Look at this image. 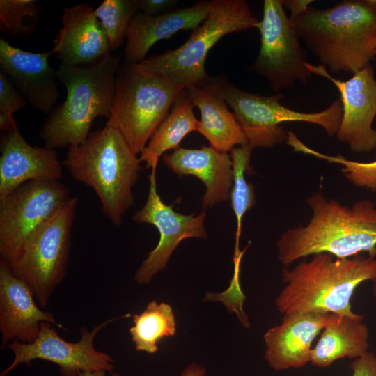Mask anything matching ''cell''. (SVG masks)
Returning <instances> with one entry per match:
<instances>
[{
	"mask_svg": "<svg viewBox=\"0 0 376 376\" xmlns=\"http://www.w3.org/2000/svg\"><path fill=\"white\" fill-rule=\"evenodd\" d=\"M0 150V200L26 182L62 178L63 169L56 150L31 146L16 123L3 132Z\"/></svg>",
	"mask_w": 376,
	"mask_h": 376,
	"instance_id": "18",
	"label": "cell"
},
{
	"mask_svg": "<svg viewBox=\"0 0 376 376\" xmlns=\"http://www.w3.org/2000/svg\"><path fill=\"white\" fill-rule=\"evenodd\" d=\"M193 107L185 89L140 154L139 159L145 162L146 168L156 171L162 155L178 148L189 133L198 131L199 120L194 113Z\"/></svg>",
	"mask_w": 376,
	"mask_h": 376,
	"instance_id": "24",
	"label": "cell"
},
{
	"mask_svg": "<svg viewBox=\"0 0 376 376\" xmlns=\"http://www.w3.org/2000/svg\"><path fill=\"white\" fill-rule=\"evenodd\" d=\"M111 376H120L117 373H111ZM205 369L203 366L197 363H191L187 367H186L181 376H205Z\"/></svg>",
	"mask_w": 376,
	"mask_h": 376,
	"instance_id": "34",
	"label": "cell"
},
{
	"mask_svg": "<svg viewBox=\"0 0 376 376\" xmlns=\"http://www.w3.org/2000/svg\"><path fill=\"white\" fill-rule=\"evenodd\" d=\"M282 0H264L263 18L256 29L260 34L258 55L252 70L264 77L274 92L288 89L297 81L306 84L312 74Z\"/></svg>",
	"mask_w": 376,
	"mask_h": 376,
	"instance_id": "11",
	"label": "cell"
},
{
	"mask_svg": "<svg viewBox=\"0 0 376 376\" xmlns=\"http://www.w3.org/2000/svg\"><path fill=\"white\" fill-rule=\"evenodd\" d=\"M188 98L201 112L198 132L210 146L222 152L231 151L236 146L248 144L246 137L233 112L229 111L219 79L185 88Z\"/></svg>",
	"mask_w": 376,
	"mask_h": 376,
	"instance_id": "22",
	"label": "cell"
},
{
	"mask_svg": "<svg viewBox=\"0 0 376 376\" xmlns=\"http://www.w3.org/2000/svg\"><path fill=\"white\" fill-rule=\"evenodd\" d=\"M332 315L324 312L284 314L281 323L264 334L265 359L269 366L281 371L311 362L312 343Z\"/></svg>",
	"mask_w": 376,
	"mask_h": 376,
	"instance_id": "17",
	"label": "cell"
},
{
	"mask_svg": "<svg viewBox=\"0 0 376 376\" xmlns=\"http://www.w3.org/2000/svg\"><path fill=\"white\" fill-rule=\"evenodd\" d=\"M134 326L130 329L132 340L138 351L154 354L158 343L164 338L174 336L176 322L169 304L151 301L140 314L133 315Z\"/></svg>",
	"mask_w": 376,
	"mask_h": 376,
	"instance_id": "25",
	"label": "cell"
},
{
	"mask_svg": "<svg viewBox=\"0 0 376 376\" xmlns=\"http://www.w3.org/2000/svg\"><path fill=\"white\" fill-rule=\"evenodd\" d=\"M351 376H376V355L370 352L355 359L350 364Z\"/></svg>",
	"mask_w": 376,
	"mask_h": 376,
	"instance_id": "31",
	"label": "cell"
},
{
	"mask_svg": "<svg viewBox=\"0 0 376 376\" xmlns=\"http://www.w3.org/2000/svg\"><path fill=\"white\" fill-rule=\"evenodd\" d=\"M26 99L0 71V130L6 132L15 123L13 114L26 104Z\"/></svg>",
	"mask_w": 376,
	"mask_h": 376,
	"instance_id": "30",
	"label": "cell"
},
{
	"mask_svg": "<svg viewBox=\"0 0 376 376\" xmlns=\"http://www.w3.org/2000/svg\"><path fill=\"white\" fill-rule=\"evenodd\" d=\"M313 1L311 0H287L282 1L283 6L291 11L290 17L295 16L304 11Z\"/></svg>",
	"mask_w": 376,
	"mask_h": 376,
	"instance_id": "33",
	"label": "cell"
},
{
	"mask_svg": "<svg viewBox=\"0 0 376 376\" xmlns=\"http://www.w3.org/2000/svg\"><path fill=\"white\" fill-rule=\"evenodd\" d=\"M364 315H339L333 313L319 340L311 350V363L320 368L329 367L343 358L357 359L368 352L369 329Z\"/></svg>",
	"mask_w": 376,
	"mask_h": 376,
	"instance_id": "23",
	"label": "cell"
},
{
	"mask_svg": "<svg viewBox=\"0 0 376 376\" xmlns=\"http://www.w3.org/2000/svg\"><path fill=\"white\" fill-rule=\"evenodd\" d=\"M78 199H70L29 237L16 260L8 265L45 308L63 280L70 251L71 233Z\"/></svg>",
	"mask_w": 376,
	"mask_h": 376,
	"instance_id": "9",
	"label": "cell"
},
{
	"mask_svg": "<svg viewBox=\"0 0 376 376\" xmlns=\"http://www.w3.org/2000/svg\"><path fill=\"white\" fill-rule=\"evenodd\" d=\"M141 161L114 127L91 132L81 144L68 148L63 164L72 177L93 189L104 215L116 226L134 205L133 187Z\"/></svg>",
	"mask_w": 376,
	"mask_h": 376,
	"instance_id": "4",
	"label": "cell"
},
{
	"mask_svg": "<svg viewBox=\"0 0 376 376\" xmlns=\"http://www.w3.org/2000/svg\"><path fill=\"white\" fill-rule=\"evenodd\" d=\"M185 89L143 70L138 63L124 62L117 72L106 125L116 129L134 152L141 154Z\"/></svg>",
	"mask_w": 376,
	"mask_h": 376,
	"instance_id": "7",
	"label": "cell"
},
{
	"mask_svg": "<svg viewBox=\"0 0 376 376\" xmlns=\"http://www.w3.org/2000/svg\"><path fill=\"white\" fill-rule=\"evenodd\" d=\"M375 62L376 63V55H375Z\"/></svg>",
	"mask_w": 376,
	"mask_h": 376,
	"instance_id": "37",
	"label": "cell"
},
{
	"mask_svg": "<svg viewBox=\"0 0 376 376\" xmlns=\"http://www.w3.org/2000/svg\"><path fill=\"white\" fill-rule=\"evenodd\" d=\"M306 67L312 75L329 80L339 91L343 116L337 139L354 152L375 150L376 130L373 123L376 116V79L373 65L368 64L347 80L334 77L320 64L307 62Z\"/></svg>",
	"mask_w": 376,
	"mask_h": 376,
	"instance_id": "14",
	"label": "cell"
},
{
	"mask_svg": "<svg viewBox=\"0 0 376 376\" xmlns=\"http://www.w3.org/2000/svg\"><path fill=\"white\" fill-rule=\"evenodd\" d=\"M212 1L175 8L157 15L138 13L133 18L126 38L124 61L139 63L146 59L150 49L158 41L182 30H193L206 18Z\"/></svg>",
	"mask_w": 376,
	"mask_h": 376,
	"instance_id": "21",
	"label": "cell"
},
{
	"mask_svg": "<svg viewBox=\"0 0 376 376\" xmlns=\"http://www.w3.org/2000/svg\"><path fill=\"white\" fill-rule=\"evenodd\" d=\"M148 178L146 201L143 207L134 214L132 220L154 225L160 237L155 248L148 253L136 272L134 280L139 285L149 283L166 267L171 255L183 240L207 237L205 228V212L196 216L175 212L173 205L165 204L157 192L156 171H151Z\"/></svg>",
	"mask_w": 376,
	"mask_h": 376,
	"instance_id": "13",
	"label": "cell"
},
{
	"mask_svg": "<svg viewBox=\"0 0 376 376\" xmlns=\"http://www.w3.org/2000/svg\"><path fill=\"white\" fill-rule=\"evenodd\" d=\"M52 51L30 52L0 39V71L33 109L44 114L52 112L59 97L56 84L57 70L49 59Z\"/></svg>",
	"mask_w": 376,
	"mask_h": 376,
	"instance_id": "16",
	"label": "cell"
},
{
	"mask_svg": "<svg viewBox=\"0 0 376 376\" xmlns=\"http://www.w3.org/2000/svg\"><path fill=\"white\" fill-rule=\"evenodd\" d=\"M139 10L149 15H157L175 8L178 0H138Z\"/></svg>",
	"mask_w": 376,
	"mask_h": 376,
	"instance_id": "32",
	"label": "cell"
},
{
	"mask_svg": "<svg viewBox=\"0 0 376 376\" xmlns=\"http://www.w3.org/2000/svg\"><path fill=\"white\" fill-rule=\"evenodd\" d=\"M294 151L310 155L329 162L341 165L345 177L354 185L376 191V160L368 162L350 160L341 155H327L306 146L294 132H289L286 139Z\"/></svg>",
	"mask_w": 376,
	"mask_h": 376,
	"instance_id": "28",
	"label": "cell"
},
{
	"mask_svg": "<svg viewBox=\"0 0 376 376\" xmlns=\"http://www.w3.org/2000/svg\"><path fill=\"white\" fill-rule=\"evenodd\" d=\"M79 376H107L106 371L97 370V371H84L79 374Z\"/></svg>",
	"mask_w": 376,
	"mask_h": 376,
	"instance_id": "35",
	"label": "cell"
},
{
	"mask_svg": "<svg viewBox=\"0 0 376 376\" xmlns=\"http://www.w3.org/2000/svg\"><path fill=\"white\" fill-rule=\"evenodd\" d=\"M47 322L65 329L53 314L41 309L29 287L0 260L1 349L13 341L29 343L38 336L40 324Z\"/></svg>",
	"mask_w": 376,
	"mask_h": 376,
	"instance_id": "15",
	"label": "cell"
},
{
	"mask_svg": "<svg viewBox=\"0 0 376 376\" xmlns=\"http://www.w3.org/2000/svg\"><path fill=\"white\" fill-rule=\"evenodd\" d=\"M224 99L233 110L248 141L255 148H271L286 141L287 132L281 126L285 122H304L320 126L331 137L340 127L343 108L340 100L333 102L325 109L315 113L292 110L281 103V93L263 96L240 89L219 79Z\"/></svg>",
	"mask_w": 376,
	"mask_h": 376,
	"instance_id": "8",
	"label": "cell"
},
{
	"mask_svg": "<svg viewBox=\"0 0 376 376\" xmlns=\"http://www.w3.org/2000/svg\"><path fill=\"white\" fill-rule=\"evenodd\" d=\"M61 22L52 49L61 64H90L110 54L107 35L95 10L87 3L65 8Z\"/></svg>",
	"mask_w": 376,
	"mask_h": 376,
	"instance_id": "19",
	"label": "cell"
},
{
	"mask_svg": "<svg viewBox=\"0 0 376 376\" xmlns=\"http://www.w3.org/2000/svg\"><path fill=\"white\" fill-rule=\"evenodd\" d=\"M40 7L34 0H1L0 30L13 36L30 35L38 22Z\"/></svg>",
	"mask_w": 376,
	"mask_h": 376,
	"instance_id": "29",
	"label": "cell"
},
{
	"mask_svg": "<svg viewBox=\"0 0 376 376\" xmlns=\"http://www.w3.org/2000/svg\"><path fill=\"white\" fill-rule=\"evenodd\" d=\"M139 10L138 0H104L95 9L111 51L123 44L130 24Z\"/></svg>",
	"mask_w": 376,
	"mask_h": 376,
	"instance_id": "27",
	"label": "cell"
},
{
	"mask_svg": "<svg viewBox=\"0 0 376 376\" xmlns=\"http://www.w3.org/2000/svg\"><path fill=\"white\" fill-rule=\"evenodd\" d=\"M306 203L312 210L308 224L287 230L277 241L278 260L283 266L319 253L339 258L376 253V205L372 201L361 199L347 207L315 191Z\"/></svg>",
	"mask_w": 376,
	"mask_h": 376,
	"instance_id": "1",
	"label": "cell"
},
{
	"mask_svg": "<svg viewBox=\"0 0 376 376\" xmlns=\"http://www.w3.org/2000/svg\"><path fill=\"white\" fill-rule=\"evenodd\" d=\"M71 197L59 180L38 179L0 200L1 260L11 265L32 233Z\"/></svg>",
	"mask_w": 376,
	"mask_h": 376,
	"instance_id": "10",
	"label": "cell"
},
{
	"mask_svg": "<svg viewBox=\"0 0 376 376\" xmlns=\"http://www.w3.org/2000/svg\"><path fill=\"white\" fill-rule=\"evenodd\" d=\"M164 165L178 176L193 175L206 187L202 198L204 209L230 198L233 185L230 155L212 146L200 149L178 148L172 154L162 156Z\"/></svg>",
	"mask_w": 376,
	"mask_h": 376,
	"instance_id": "20",
	"label": "cell"
},
{
	"mask_svg": "<svg viewBox=\"0 0 376 376\" xmlns=\"http://www.w3.org/2000/svg\"><path fill=\"white\" fill-rule=\"evenodd\" d=\"M285 284L275 304L284 315L324 312L355 316L351 299L362 283L376 281V253L339 258L327 253L312 255L281 273Z\"/></svg>",
	"mask_w": 376,
	"mask_h": 376,
	"instance_id": "3",
	"label": "cell"
},
{
	"mask_svg": "<svg viewBox=\"0 0 376 376\" xmlns=\"http://www.w3.org/2000/svg\"><path fill=\"white\" fill-rule=\"evenodd\" d=\"M118 319L119 318L107 320L91 331L87 327H81L80 338L75 343L65 340L52 327V324L43 322L40 324L38 336L33 342L13 341L8 345L14 354V359L0 376H6L18 366L30 364L35 359L56 364L63 376H79L84 371L112 373L115 360L109 354L96 350L94 340L100 331Z\"/></svg>",
	"mask_w": 376,
	"mask_h": 376,
	"instance_id": "12",
	"label": "cell"
},
{
	"mask_svg": "<svg viewBox=\"0 0 376 376\" xmlns=\"http://www.w3.org/2000/svg\"><path fill=\"white\" fill-rule=\"evenodd\" d=\"M253 148L249 145L234 148L230 151L233 163V185L230 189L231 206L237 221L235 256L240 254L239 240L242 231V221L245 213L256 204L254 189L245 178L250 170V157Z\"/></svg>",
	"mask_w": 376,
	"mask_h": 376,
	"instance_id": "26",
	"label": "cell"
},
{
	"mask_svg": "<svg viewBox=\"0 0 376 376\" xmlns=\"http://www.w3.org/2000/svg\"><path fill=\"white\" fill-rule=\"evenodd\" d=\"M258 22L245 0H212L206 18L183 45L138 65L184 88L201 84L212 78L205 68L210 49L224 36L256 28Z\"/></svg>",
	"mask_w": 376,
	"mask_h": 376,
	"instance_id": "6",
	"label": "cell"
},
{
	"mask_svg": "<svg viewBox=\"0 0 376 376\" xmlns=\"http://www.w3.org/2000/svg\"><path fill=\"white\" fill-rule=\"evenodd\" d=\"M120 61L119 56L109 54L86 66L60 64L58 79L67 95L40 130L45 147L55 150L78 146L89 136L96 118H109Z\"/></svg>",
	"mask_w": 376,
	"mask_h": 376,
	"instance_id": "5",
	"label": "cell"
},
{
	"mask_svg": "<svg viewBox=\"0 0 376 376\" xmlns=\"http://www.w3.org/2000/svg\"><path fill=\"white\" fill-rule=\"evenodd\" d=\"M290 19L300 40L331 72L354 74L375 60L376 0L308 6Z\"/></svg>",
	"mask_w": 376,
	"mask_h": 376,
	"instance_id": "2",
	"label": "cell"
},
{
	"mask_svg": "<svg viewBox=\"0 0 376 376\" xmlns=\"http://www.w3.org/2000/svg\"><path fill=\"white\" fill-rule=\"evenodd\" d=\"M372 292L373 296L376 298V281L373 282V285L372 288Z\"/></svg>",
	"mask_w": 376,
	"mask_h": 376,
	"instance_id": "36",
	"label": "cell"
}]
</instances>
